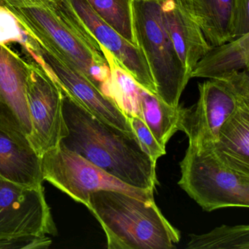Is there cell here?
Wrapping results in <instances>:
<instances>
[{
	"mask_svg": "<svg viewBox=\"0 0 249 249\" xmlns=\"http://www.w3.org/2000/svg\"><path fill=\"white\" fill-rule=\"evenodd\" d=\"M96 14L127 41L138 46L132 16V0H87Z\"/></svg>",
	"mask_w": 249,
	"mask_h": 249,
	"instance_id": "obj_20",
	"label": "cell"
},
{
	"mask_svg": "<svg viewBox=\"0 0 249 249\" xmlns=\"http://www.w3.org/2000/svg\"><path fill=\"white\" fill-rule=\"evenodd\" d=\"M25 31L27 36L21 46L27 56L40 63L62 88L96 117L124 132H134L127 116L112 99L50 45Z\"/></svg>",
	"mask_w": 249,
	"mask_h": 249,
	"instance_id": "obj_9",
	"label": "cell"
},
{
	"mask_svg": "<svg viewBox=\"0 0 249 249\" xmlns=\"http://www.w3.org/2000/svg\"><path fill=\"white\" fill-rule=\"evenodd\" d=\"M62 89L68 135L60 145L129 186L154 190L157 163L141 148L135 134L100 120Z\"/></svg>",
	"mask_w": 249,
	"mask_h": 249,
	"instance_id": "obj_1",
	"label": "cell"
},
{
	"mask_svg": "<svg viewBox=\"0 0 249 249\" xmlns=\"http://www.w3.org/2000/svg\"><path fill=\"white\" fill-rule=\"evenodd\" d=\"M224 164L249 175V106H240L220 128L209 148Z\"/></svg>",
	"mask_w": 249,
	"mask_h": 249,
	"instance_id": "obj_14",
	"label": "cell"
},
{
	"mask_svg": "<svg viewBox=\"0 0 249 249\" xmlns=\"http://www.w3.org/2000/svg\"><path fill=\"white\" fill-rule=\"evenodd\" d=\"M198 87L196 104L180 107L178 130L187 135L189 145L201 151L212 148L220 128L239 106H249V70L210 79Z\"/></svg>",
	"mask_w": 249,
	"mask_h": 249,
	"instance_id": "obj_6",
	"label": "cell"
},
{
	"mask_svg": "<svg viewBox=\"0 0 249 249\" xmlns=\"http://www.w3.org/2000/svg\"><path fill=\"white\" fill-rule=\"evenodd\" d=\"M28 75V60L0 43V131L19 145L32 148L26 93Z\"/></svg>",
	"mask_w": 249,
	"mask_h": 249,
	"instance_id": "obj_11",
	"label": "cell"
},
{
	"mask_svg": "<svg viewBox=\"0 0 249 249\" xmlns=\"http://www.w3.org/2000/svg\"><path fill=\"white\" fill-rule=\"evenodd\" d=\"M131 127L138 138L141 148L157 163L160 157L166 154L165 148H163L157 142L151 131L143 122L136 116H127Z\"/></svg>",
	"mask_w": 249,
	"mask_h": 249,
	"instance_id": "obj_21",
	"label": "cell"
},
{
	"mask_svg": "<svg viewBox=\"0 0 249 249\" xmlns=\"http://www.w3.org/2000/svg\"><path fill=\"white\" fill-rule=\"evenodd\" d=\"M132 16L135 40L148 63L156 95L169 106L178 107L192 78L163 24L161 0H132Z\"/></svg>",
	"mask_w": 249,
	"mask_h": 249,
	"instance_id": "obj_4",
	"label": "cell"
},
{
	"mask_svg": "<svg viewBox=\"0 0 249 249\" xmlns=\"http://www.w3.org/2000/svg\"><path fill=\"white\" fill-rule=\"evenodd\" d=\"M0 5L24 30L73 64L105 94L110 84V66L70 0H0Z\"/></svg>",
	"mask_w": 249,
	"mask_h": 249,
	"instance_id": "obj_2",
	"label": "cell"
},
{
	"mask_svg": "<svg viewBox=\"0 0 249 249\" xmlns=\"http://www.w3.org/2000/svg\"><path fill=\"white\" fill-rule=\"evenodd\" d=\"M189 249H249V226L222 225L209 232L191 234Z\"/></svg>",
	"mask_w": 249,
	"mask_h": 249,
	"instance_id": "obj_19",
	"label": "cell"
},
{
	"mask_svg": "<svg viewBox=\"0 0 249 249\" xmlns=\"http://www.w3.org/2000/svg\"><path fill=\"white\" fill-rule=\"evenodd\" d=\"M0 176L10 181L29 186H42L41 158L0 131Z\"/></svg>",
	"mask_w": 249,
	"mask_h": 249,
	"instance_id": "obj_16",
	"label": "cell"
},
{
	"mask_svg": "<svg viewBox=\"0 0 249 249\" xmlns=\"http://www.w3.org/2000/svg\"><path fill=\"white\" fill-rule=\"evenodd\" d=\"M249 33L212 48L199 59L191 78L219 79L236 71L249 70Z\"/></svg>",
	"mask_w": 249,
	"mask_h": 249,
	"instance_id": "obj_17",
	"label": "cell"
},
{
	"mask_svg": "<svg viewBox=\"0 0 249 249\" xmlns=\"http://www.w3.org/2000/svg\"><path fill=\"white\" fill-rule=\"evenodd\" d=\"M43 180L71 199L87 205L90 195L101 190L124 192L142 200H153V189L129 186L62 145L41 157Z\"/></svg>",
	"mask_w": 249,
	"mask_h": 249,
	"instance_id": "obj_8",
	"label": "cell"
},
{
	"mask_svg": "<svg viewBox=\"0 0 249 249\" xmlns=\"http://www.w3.org/2000/svg\"><path fill=\"white\" fill-rule=\"evenodd\" d=\"M27 100L31 122L30 144L41 158L60 145L68 135L59 83L40 63L29 57Z\"/></svg>",
	"mask_w": 249,
	"mask_h": 249,
	"instance_id": "obj_10",
	"label": "cell"
},
{
	"mask_svg": "<svg viewBox=\"0 0 249 249\" xmlns=\"http://www.w3.org/2000/svg\"><path fill=\"white\" fill-rule=\"evenodd\" d=\"M86 207L104 230L108 249H172L180 241L154 199L101 190L90 195Z\"/></svg>",
	"mask_w": 249,
	"mask_h": 249,
	"instance_id": "obj_3",
	"label": "cell"
},
{
	"mask_svg": "<svg viewBox=\"0 0 249 249\" xmlns=\"http://www.w3.org/2000/svg\"><path fill=\"white\" fill-rule=\"evenodd\" d=\"M84 25L100 46L107 49L141 87L156 94V88L145 56L138 46L122 37L103 21L87 0H70Z\"/></svg>",
	"mask_w": 249,
	"mask_h": 249,
	"instance_id": "obj_12",
	"label": "cell"
},
{
	"mask_svg": "<svg viewBox=\"0 0 249 249\" xmlns=\"http://www.w3.org/2000/svg\"><path fill=\"white\" fill-rule=\"evenodd\" d=\"M161 18L175 50L188 73L211 49L181 0H161Z\"/></svg>",
	"mask_w": 249,
	"mask_h": 249,
	"instance_id": "obj_13",
	"label": "cell"
},
{
	"mask_svg": "<svg viewBox=\"0 0 249 249\" xmlns=\"http://www.w3.org/2000/svg\"><path fill=\"white\" fill-rule=\"evenodd\" d=\"M44 187L29 186L0 176V249H46L57 229Z\"/></svg>",
	"mask_w": 249,
	"mask_h": 249,
	"instance_id": "obj_5",
	"label": "cell"
},
{
	"mask_svg": "<svg viewBox=\"0 0 249 249\" xmlns=\"http://www.w3.org/2000/svg\"><path fill=\"white\" fill-rule=\"evenodd\" d=\"M25 37V30L15 17L0 5V43L8 45L10 43H17L21 46Z\"/></svg>",
	"mask_w": 249,
	"mask_h": 249,
	"instance_id": "obj_22",
	"label": "cell"
},
{
	"mask_svg": "<svg viewBox=\"0 0 249 249\" xmlns=\"http://www.w3.org/2000/svg\"><path fill=\"white\" fill-rule=\"evenodd\" d=\"M139 105L140 119L151 131L158 143L166 149L167 142L178 130L181 106H169L142 87L140 91Z\"/></svg>",
	"mask_w": 249,
	"mask_h": 249,
	"instance_id": "obj_18",
	"label": "cell"
},
{
	"mask_svg": "<svg viewBox=\"0 0 249 249\" xmlns=\"http://www.w3.org/2000/svg\"><path fill=\"white\" fill-rule=\"evenodd\" d=\"M178 185L202 209L249 207V175L224 164L211 149L189 145L180 163Z\"/></svg>",
	"mask_w": 249,
	"mask_h": 249,
	"instance_id": "obj_7",
	"label": "cell"
},
{
	"mask_svg": "<svg viewBox=\"0 0 249 249\" xmlns=\"http://www.w3.org/2000/svg\"><path fill=\"white\" fill-rule=\"evenodd\" d=\"M211 47L233 40L234 0H181Z\"/></svg>",
	"mask_w": 249,
	"mask_h": 249,
	"instance_id": "obj_15",
	"label": "cell"
}]
</instances>
